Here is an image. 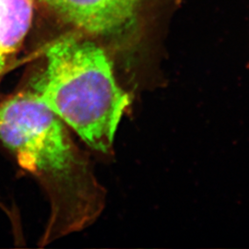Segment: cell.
Segmentation results:
<instances>
[{
	"instance_id": "7a4b0ae2",
	"label": "cell",
	"mask_w": 249,
	"mask_h": 249,
	"mask_svg": "<svg viewBox=\"0 0 249 249\" xmlns=\"http://www.w3.org/2000/svg\"><path fill=\"white\" fill-rule=\"evenodd\" d=\"M41 66L27 89L89 148L112 151L132 100L119 84L105 47L72 32H55L39 48Z\"/></svg>"
},
{
	"instance_id": "5b68a950",
	"label": "cell",
	"mask_w": 249,
	"mask_h": 249,
	"mask_svg": "<svg viewBox=\"0 0 249 249\" xmlns=\"http://www.w3.org/2000/svg\"></svg>"
},
{
	"instance_id": "6da1fadb",
	"label": "cell",
	"mask_w": 249,
	"mask_h": 249,
	"mask_svg": "<svg viewBox=\"0 0 249 249\" xmlns=\"http://www.w3.org/2000/svg\"><path fill=\"white\" fill-rule=\"evenodd\" d=\"M0 142L48 197L42 245L88 227L102 213L107 191L89 156L72 139L70 127L30 89L0 103Z\"/></svg>"
},
{
	"instance_id": "3957f363",
	"label": "cell",
	"mask_w": 249,
	"mask_h": 249,
	"mask_svg": "<svg viewBox=\"0 0 249 249\" xmlns=\"http://www.w3.org/2000/svg\"><path fill=\"white\" fill-rule=\"evenodd\" d=\"M37 9L55 26L88 37L116 57L139 40L144 0H36Z\"/></svg>"
},
{
	"instance_id": "277c9868",
	"label": "cell",
	"mask_w": 249,
	"mask_h": 249,
	"mask_svg": "<svg viewBox=\"0 0 249 249\" xmlns=\"http://www.w3.org/2000/svg\"><path fill=\"white\" fill-rule=\"evenodd\" d=\"M36 9V0H0V79L22 49Z\"/></svg>"
}]
</instances>
